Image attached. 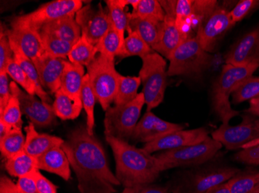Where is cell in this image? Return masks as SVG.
I'll use <instances>...</instances> for the list:
<instances>
[{"mask_svg": "<svg viewBox=\"0 0 259 193\" xmlns=\"http://www.w3.org/2000/svg\"><path fill=\"white\" fill-rule=\"evenodd\" d=\"M116 162V177L124 188L148 185L155 182L162 172L155 155L144 149L130 145L126 141L105 136Z\"/></svg>", "mask_w": 259, "mask_h": 193, "instance_id": "2", "label": "cell"}, {"mask_svg": "<svg viewBox=\"0 0 259 193\" xmlns=\"http://www.w3.org/2000/svg\"><path fill=\"white\" fill-rule=\"evenodd\" d=\"M17 185L20 193H39L34 180L29 175L19 178Z\"/></svg>", "mask_w": 259, "mask_h": 193, "instance_id": "49", "label": "cell"}, {"mask_svg": "<svg viewBox=\"0 0 259 193\" xmlns=\"http://www.w3.org/2000/svg\"><path fill=\"white\" fill-rule=\"evenodd\" d=\"M249 104V108L246 111V113L259 117V95L250 100Z\"/></svg>", "mask_w": 259, "mask_h": 193, "instance_id": "51", "label": "cell"}, {"mask_svg": "<svg viewBox=\"0 0 259 193\" xmlns=\"http://www.w3.org/2000/svg\"><path fill=\"white\" fill-rule=\"evenodd\" d=\"M142 67L139 78L143 85L147 111H151L162 103L167 87L168 71L165 59L157 52L141 57Z\"/></svg>", "mask_w": 259, "mask_h": 193, "instance_id": "5", "label": "cell"}, {"mask_svg": "<svg viewBox=\"0 0 259 193\" xmlns=\"http://www.w3.org/2000/svg\"><path fill=\"white\" fill-rule=\"evenodd\" d=\"M90 85L103 111L114 101L121 75L115 68V60L100 54L87 67Z\"/></svg>", "mask_w": 259, "mask_h": 193, "instance_id": "6", "label": "cell"}, {"mask_svg": "<svg viewBox=\"0 0 259 193\" xmlns=\"http://www.w3.org/2000/svg\"><path fill=\"white\" fill-rule=\"evenodd\" d=\"M53 108L57 117L62 120H74L80 115L83 108L81 100H75L65 94L62 89L55 94Z\"/></svg>", "mask_w": 259, "mask_h": 193, "instance_id": "27", "label": "cell"}, {"mask_svg": "<svg viewBox=\"0 0 259 193\" xmlns=\"http://www.w3.org/2000/svg\"><path fill=\"white\" fill-rule=\"evenodd\" d=\"M85 75L83 66L67 60L61 79L60 89L73 99L81 100V87Z\"/></svg>", "mask_w": 259, "mask_h": 193, "instance_id": "24", "label": "cell"}, {"mask_svg": "<svg viewBox=\"0 0 259 193\" xmlns=\"http://www.w3.org/2000/svg\"><path fill=\"white\" fill-rule=\"evenodd\" d=\"M26 143L24 151L31 156L38 159L43 154L56 146H62L65 141L59 137L48 134H40L36 131L34 124L29 122L24 128Z\"/></svg>", "mask_w": 259, "mask_h": 193, "instance_id": "22", "label": "cell"}, {"mask_svg": "<svg viewBox=\"0 0 259 193\" xmlns=\"http://www.w3.org/2000/svg\"><path fill=\"white\" fill-rule=\"evenodd\" d=\"M11 129L10 126L7 125L2 120H0V139L7 136Z\"/></svg>", "mask_w": 259, "mask_h": 193, "instance_id": "53", "label": "cell"}, {"mask_svg": "<svg viewBox=\"0 0 259 193\" xmlns=\"http://www.w3.org/2000/svg\"><path fill=\"white\" fill-rule=\"evenodd\" d=\"M46 54L52 57L68 58L74 45L62 39L55 37L51 33L40 32Z\"/></svg>", "mask_w": 259, "mask_h": 193, "instance_id": "37", "label": "cell"}, {"mask_svg": "<svg viewBox=\"0 0 259 193\" xmlns=\"http://www.w3.org/2000/svg\"><path fill=\"white\" fill-rule=\"evenodd\" d=\"M190 37H191L179 29L174 17L165 15L164 21L161 23L159 37L154 50L168 59L176 48Z\"/></svg>", "mask_w": 259, "mask_h": 193, "instance_id": "19", "label": "cell"}, {"mask_svg": "<svg viewBox=\"0 0 259 193\" xmlns=\"http://www.w3.org/2000/svg\"><path fill=\"white\" fill-rule=\"evenodd\" d=\"M230 12L227 7L219 5L199 23L196 38L205 51L212 53L227 33L236 24L231 19Z\"/></svg>", "mask_w": 259, "mask_h": 193, "instance_id": "11", "label": "cell"}, {"mask_svg": "<svg viewBox=\"0 0 259 193\" xmlns=\"http://www.w3.org/2000/svg\"><path fill=\"white\" fill-rule=\"evenodd\" d=\"M9 40H10V44H11L13 50H14V59L20 65V68L23 70V71L27 74V76L33 81V84L36 86V95L44 102L51 104L52 98H50V96L48 94V93L45 91L43 87H42L38 73H37L34 63L25 53H23V50H22L21 48L17 42L14 41L13 39L10 38V37H9Z\"/></svg>", "mask_w": 259, "mask_h": 193, "instance_id": "25", "label": "cell"}, {"mask_svg": "<svg viewBox=\"0 0 259 193\" xmlns=\"http://www.w3.org/2000/svg\"><path fill=\"white\" fill-rule=\"evenodd\" d=\"M184 127L183 124L168 122L151 111H146L137 124L131 139L134 142L149 143L171 132L183 130Z\"/></svg>", "mask_w": 259, "mask_h": 193, "instance_id": "16", "label": "cell"}, {"mask_svg": "<svg viewBox=\"0 0 259 193\" xmlns=\"http://www.w3.org/2000/svg\"><path fill=\"white\" fill-rule=\"evenodd\" d=\"M223 147L221 143L212 137H207L203 142L161 152L155 155L161 164L163 171L177 167L196 166L211 160Z\"/></svg>", "mask_w": 259, "mask_h": 193, "instance_id": "7", "label": "cell"}, {"mask_svg": "<svg viewBox=\"0 0 259 193\" xmlns=\"http://www.w3.org/2000/svg\"><path fill=\"white\" fill-rule=\"evenodd\" d=\"M154 52H155V50L141 38L138 33L131 32L129 36L125 38L116 56L120 59L133 56H138L141 58Z\"/></svg>", "mask_w": 259, "mask_h": 193, "instance_id": "29", "label": "cell"}, {"mask_svg": "<svg viewBox=\"0 0 259 193\" xmlns=\"http://www.w3.org/2000/svg\"><path fill=\"white\" fill-rule=\"evenodd\" d=\"M231 95L232 102L235 104L250 101L257 97L259 95V77H248L241 81Z\"/></svg>", "mask_w": 259, "mask_h": 193, "instance_id": "39", "label": "cell"}, {"mask_svg": "<svg viewBox=\"0 0 259 193\" xmlns=\"http://www.w3.org/2000/svg\"><path fill=\"white\" fill-rule=\"evenodd\" d=\"M62 148L78 178L80 192L116 193L113 185L120 182L110 170L102 144L87 127L72 131Z\"/></svg>", "mask_w": 259, "mask_h": 193, "instance_id": "1", "label": "cell"}, {"mask_svg": "<svg viewBox=\"0 0 259 193\" xmlns=\"http://www.w3.org/2000/svg\"><path fill=\"white\" fill-rule=\"evenodd\" d=\"M120 193H171L168 188L154 184L138 185L133 188H124Z\"/></svg>", "mask_w": 259, "mask_h": 193, "instance_id": "48", "label": "cell"}, {"mask_svg": "<svg viewBox=\"0 0 259 193\" xmlns=\"http://www.w3.org/2000/svg\"><path fill=\"white\" fill-rule=\"evenodd\" d=\"M238 168L215 167L199 171L180 182L171 193H205L210 188L225 183L239 173Z\"/></svg>", "mask_w": 259, "mask_h": 193, "instance_id": "12", "label": "cell"}, {"mask_svg": "<svg viewBox=\"0 0 259 193\" xmlns=\"http://www.w3.org/2000/svg\"><path fill=\"white\" fill-rule=\"evenodd\" d=\"M97 53L96 46L81 34V38L74 45L68 54V59L71 63L87 68L97 57Z\"/></svg>", "mask_w": 259, "mask_h": 193, "instance_id": "30", "label": "cell"}, {"mask_svg": "<svg viewBox=\"0 0 259 193\" xmlns=\"http://www.w3.org/2000/svg\"><path fill=\"white\" fill-rule=\"evenodd\" d=\"M168 59V77L196 76L209 68L213 56L203 50L196 37H191L176 48Z\"/></svg>", "mask_w": 259, "mask_h": 193, "instance_id": "4", "label": "cell"}, {"mask_svg": "<svg viewBox=\"0 0 259 193\" xmlns=\"http://www.w3.org/2000/svg\"><path fill=\"white\" fill-rule=\"evenodd\" d=\"M259 61V23L243 35L225 54L227 65L241 66Z\"/></svg>", "mask_w": 259, "mask_h": 193, "instance_id": "17", "label": "cell"}, {"mask_svg": "<svg viewBox=\"0 0 259 193\" xmlns=\"http://www.w3.org/2000/svg\"><path fill=\"white\" fill-rule=\"evenodd\" d=\"M14 59V53L6 29L1 26L0 31V73L5 72L7 65Z\"/></svg>", "mask_w": 259, "mask_h": 193, "instance_id": "43", "label": "cell"}, {"mask_svg": "<svg viewBox=\"0 0 259 193\" xmlns=\"http://www.w3.org/2000/svg\"><path fill=\"white\" fill-rule=\"evenodd\" d=\"M205 193H231L230 191L229 185L228 182L225 183L221 184V185H217L213 188H210Z\"/></svg>", "mask_w": 259, "mask_h": 193, "instance_id": "52", "label": "cell"}, {"mask_svg": "<svg viewBox=\"0 0 259 193\" xmlns=\"http://www.w3.org/2000/svg\"><path fill=\"white\" fill-rule=\"evenodd\" d=\"M162 22L149 18L131 17L129 14V23L127 31L136 32L151 48L156 46L159 37L160 30Z\"/></svg>", "mask_w": 259, "mask_h": 193, "instance_id": "26", "label": "cell"}, {"mask_svg": "<svg viewBox=\"0 0 259 193\" xmlns=\"http://www.w3.org/2000/svg\"><path fill=\"white\" fill-rule=\"evenodd\" d=\"M82 7L81 0H55L40 6L30 14L12 19L11 27H30L40 31L48 23L63 17L75 16Z\"/></svg>", "mask_w": 259, "mask_h": 193, "instance_id": "9", "label": "cell"}, {"mask_svg": "<svg viewBox=\"0 0 259 193\" xmlns=\"http://www.w3.org/2000/svg\"><path fill=\"white\" fill-rule=\"evenodd\" d=\"M29 176L34 180L39 193H57L58 187L54 185L50 180L45 178L40 172V170H36L32 172Z\"/></svg>", "mask_w": 259, "mask_h": 193, "instance_id": "46", "label": "cell"}, {"mask_svg": "<svg viewBox=\"0 0 259 193\" xmlns=\"http://www.w3.org/2000/svg\"><path fill=\"white\" fill-rule=\"evenodd\" d=\"M95 94L90 85V77L85 74L81 87V101L84 110L87 114V129L90 136L93 135V129L95 127V117H94V107L97 101Z\"/></svg>", "mask_w": 259, "mask_h": 193, "instance_id": "35", "label": "cell"}, {"mask_svg": "<svg viewBox=\"0 0 259 193\" xmlns=\"http://www.w3.org/2000/svg\"><path fill=\"white\" fill-rule=\"evenodd\" d=\"M141 84L139 77H124L121 75L119 81L118 90L113 101L115 105H124L134 101L138 96V90Z\"/></svg>", "mask_w": 259, "mask_h": 193, "instance_id": "34", "label": "cell"}, {"mask_svg": "<svg viewBox=\"0 0 259 193\" xmlns=\"http://www.w3.org/2000/svg\"><path fill=\"white\" fill-rule=\"evenodd\" d=\"M0 193H20V191L17 184L6 175H2L0 179Z\"/></svg>", "mask_w": 259, "mask_h": 193, "instance_id": "50", "label": "cell"}, {"mask_svg": "<svg viewBox=\"0 0 259 193\" xmlns=\"http://www.w3.org/2000/svg\"><path fill=\"white\" fill-rule=\"evenodd\" d=\"M5 168L10 175L18 178L28 176L34 171L39 170L37 159L29 155L25 151L7 159Z\"/></svg>", "mask_w": 259, "mask_h": 193, "instance_id": "28", "label": "cell"}, {"mask_svg": "<svg viewBox=\"0 0 259 193\" xmlns=\"http://www.w3.org/2000/svg\"><path fill=\"white\" fill-rule=\"evenodd\" d=\"M120 45H121V42H120V36L115 30L113 24H111L108 31L103 36V38L99 42L96 47L100 54L107 56L112 60H115L117 52L120 50Z\"/></svg>", "mask_w": 259, "mask_h": 193, "instance_id": "40", "label": "cell"}, {"mask_svg": "<svg viewBox=\"0 0 259 193\" xmlns=\"http://www.w3.org/2000/svg\"><path fill=\"white\" fill-rule=\"evenodd\" d=\"M238 162L251 165H259V144L250 147L244 148L234 155Z\"/></svg>", "mask_w": 259, "mask_h": 193, "instance_id": "45", "label": "cell"}, {"mask_svg": "<svg viewBox=\"0 0 259 193\" xmlns=\"http://www.w3.org/2000/svg\"><path fill=\"white\" fill-rule=\"evenodd\" d=\"M175 19L179 29L192 37L191 30L196 27L193 14V0H176Z\"/></svg>", "mask_w": 259, "mask_h": 193, "instance_id": "31", "label": "cell"}, {"mask_svg": "<svg viewBox=\"0 0 259 193\" xmlns=\"http://www.w3.org/2000/svg\"><path fill=\"white\" fill-rule=\"evenodd\" d=\"M67 59L46 55L35 62L40 83L44 88L55 94L61 88V79Z\"/></svg>", "mask_w": 259, "mask_h": 193, "instance_id": "20", "label": "cell"}, {"mask_svg": "<svg viewBox=\"0 0 259 193\" xmlns=\"http://www.w3.org/2000/svg\"><path fill=\"white\" fill-rule=\"evenodd\" d=\"M259 7L258 0H241L231 10V19L236 23L241 21Z\"/></svg>", "mask_w": 259, "mask_h": 193, "instance_id": "44", "label": "cell"}, {"mask_svg": "<svg viewBox=\"0 0 259 193\" xmlns=\"http://www.w3.org/2000/svg\"><path fill=\"white\" fill-rule=\"evenodd\" d=\"M238 125L222 124L211 137L228 150L244 149L259 144V117L246 113Z\"/></svg>", "mask_w": 259, "mask_h": 193, "instance_id": "10", "label": "cell"}, {"mask_svg": "<svg viewBox=\"0 0 259 193\" xmlns=\"http://www.w3.org/2000/svg\"><path fill=\"white\" fill-rule=\"evenodd\" d=\"M145 104V96L141 92L132 102L109 107L104 117L105 136H113L126 142L132 139Z\"/></svg>", "mask_w": 259, "mask_h": 193, "instance_id": "8", "label": "cell"}, {"mask_svg": "<svg viewBox=\"0 0 259 193\" xmlns=\"http://www.w3.org/2000/svg\"><path fill=\"white\" fill-rule=\"evenodd\" d=\"M209 137V132L205 127L180 130L171 132L156 140L145 144L143 149L148 153L165 152L203 142Z\"/></svg>", "mask_w": 259, "mask_h": 193, "instance_id": "15", "label": "cell"}, {"mask_svg": "<svg viewBox=\"0 0 259 193\" xmlns=\"http://www.w3.org/2000/svg\"><path fill=\"white\" fill-rule=\"evenodd\" d=\"M51 33L68 43L75 45L81 37V30L75 20V16L63 17L44 26L40 30Z\"/></svg>", "mask_w": 259, "mask_h": 193, "instance_id": "23", "label": "cell"}, {"mask_svg": "<svg viewBox=\"0 0 259 193\" xmlns=\"http://www.w3.org/2000/svg\"><path fill=\"white\" fill-rule=\"evenodd\" d=\"M105 3L110 13L112 24L120 36L121 47L125 40V31L127 30L130 13L126 11V7L122 0H106Z\"/></svg>", "mask_w": 259, "mask_h": 193, "instance_id": "32", "label": "cell"}, {"mask_svg": "<svg viewBox=\"0 0 259 193\" xmlns=\"http://www.w3.org/2000/svg\"><path fill=\"white\" fill-rule=\"evenodd\" d=\"M259 68V61L251 62L241 66L225 65L212 88V104L222 124H229L233 117L240 114L239 111L231 108L230 96L234 90L248 77L252 76Z\"/></svg>", "mask_w": 259, "mask_h": 193, "instance_id": "3", "label": "cell"}, {"mask_svg": "<svg viewBox=\"0 0 259 193\" xmlns=\"http://www.w3.org/2000/svg\"><path fill=\"white\" fill-rule=\"evenodd\" d=\"M11 97L10 83L7 72L0 73V111H4Z\"/></svg>", "mask_w": 259, "mask_h": 193, "instance_id": "47", "label": "cell"}, {"mask_svg": "<svg viewBox=\"0 0 259 193\" xmlns=\"http://www.w3.org/2000/svg\"><path fill=\"white\" fill-rule=\"evenodd\" d=\"M5 72L9 77L14 80V82L20 85L26 92L31 95H36V86L30 79L27 74L20 68L15 59H13L7 65Z\"/></svg>", "mask_w": 259, "mask_h": 193, "instance_id": "42", "label": "cell"}, {"mask_svg": "<svg viewBox=\"0 0 259 193\" xmlns=\"http://www.w3.org/2000/svg\"><path fill=\"white\" fill-rule=\"evenodd\" d=\"M22 111L20 101L17 95L11 94L10 101L6 106L4 111H0V120L6 123L7 125L13 127H22Z\"/></svg>", "mask_w": 259, "mask_h": 193, "instance_id": "41", "label": "cell"}, {"mask_svg": "<svg viewBox=\"0 0 259 193\" xmlns=\"http://www.w3.org/2000/svg\"><path fill=\"white\" fill-rule=\"evenodd\" d=\"M10 38L18 43L23 53H25L33 63L46 56L41 34L39 30L30 27H11L6 28Z\"/></svg>", "mask_w": 259, "mask_h": 193, "instance_id": "18", "label": "cell"}, {"mask_svg": "<svg viewBox=\"0 0 259 193\" xmlns=\"http://www.w3.org/2000/svg\"><path fill=\"white\" fill-rule=\"evenodd\" d=\"M231 193H255L259 188V172L238 173L228 181Z\"/></svg>", "mask_w": 259, "mask_h": 193, "instance_id": "36", "label": "cell"}, {"mask_svg": "<svg viewBox=\"0 0 259 193\" xmlns=\"http://www.w3.org/2000/svg\"><path fill=\"white\" fill-rule=\"evenodd\" d=\"M130 17L153 19L163 22L165 13L158 0H140L137 8L130 13Z\"/></svg>", "mask_w": 259, "mask_h": 193, "instance_id": "38", "label": "cell"}, {"mask_svg": "<svg viewBox=\"0 0 259 193\" xmlns=\"http://www.w3.org/2000/svg\"><path fill=\"white\" fill-rule=\"evenodd\" d=\"M37 166L39 170L55 174L65 181H68L71 177V165L62 146L52 148L39 157Z\"/></svg>", "mask_w": 259, "mask_h": 193, "instance_id": "21", "label": "cell"}, {"mask_svg": "<svg viewBox=\"0 0 259 193\" xmlns=\"http://www.w3.org/2000/svg\"><path fill=\"white\" fill-rule=\"evenodd\" d=\"M11 94L17 95L21 107L22 113L27 116L35 127H48L56 121L53 105L45 103L35 95L23 91L14 81L10 82Z\"/></svg>", "mask_w": 259, "mask_h": 193, "instance_id": "14", "label": "cell"}, {"mask_svg": "<svg viewBox=\"0 0 259 193\" xmlns=\"http://www.w3.org/2000/svg\"><path fill=\"white\" fill-rule=\"evenodd\" d=\"M25 143L22 127H13L7 136L0 139L1 154L6 159H10L24 151Z\"/></svg>", "mask_w": 259, "mask_h": 193, "instance_id": "33", "label": "cell"}, {"mask_svg": "<svg viewBox=\"0 0 259 193\" xmlns=\"http://www.w3.org/2000/svg\"><path fill=\"white\" fill-rule=\"evenodd\" d=\"M75 20L81 30V34L87 37L94 46H97L111 26L108 8L101 4L97 7L90 4L81 7L75 14Z\"/></svg>", "mask_w": 259, "mask_h": 193, "instance_id": "13", "label": "cell"}]
</instances>
